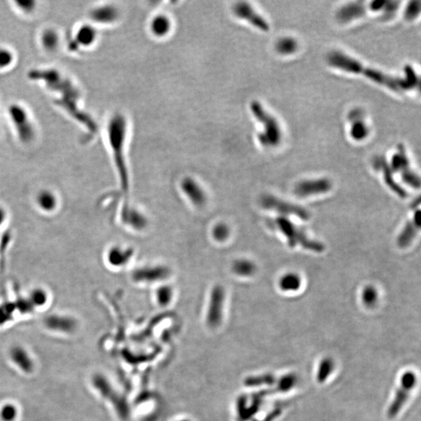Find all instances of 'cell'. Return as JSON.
<instances>
[{"label": "cell", "mask_w": 421, "mask_h": 421, "mask_svg": "<svg viewBox=\"0 0 421 421\" xmlns=\"http://www.w3.org/2000/svg\"><path fill=\"white\" fill-rule=\"evenodd\" d=\"M231 270L234 275L242 278L252 276L257 270L256 265L247 259H236L231 265Z\"/></svg>", "instance_id": "25"}, {"label": "cell", "mask_w": 421, "mask_h": 421, "mask_svg": "<svg viewBox=\"0 0 421 421\" xmlns=\"http://www.w3.org/2000/svg\"><path fill=\"white\" fill-rule=\"evenodd\" d=\"M98 35L97 29L93 24L84 23L77 25L69 35L67 42L68 50L74 53L88 50L96 44Z\"/></svg>", "instance_id": "7"}, {"label": "cell", "mask_w": 421, "mask_h": 421, "mask_svg": "<svg viewBox=\"0 0 421 421\" xmlns=\"http://www.w3.org/2000/svg\"><path fill=\"white\" fill-rule=\"evenodd\" d=\"M28 78L41 83L47 91L55 95L56 103L59 107L84 124L86 128L96 132L97 127L94 120L80 109L81 92L69 77L56 68H39L30 71Z\"/></svg>", "instance_id": "1"}, {"label": "cell", "mask_w": 421, "mask_h": 421, "mask_svg": "<svg viewBox=\"0 0 421 421\" xmlns=\"http://www.w3.org/2000/svg\"><path fill=\"white\" fill-rule=\"evenodd\" d=\"M420 228V211H416L413 216V220L406 225L400 235L399 236L398 242L400 247H407L411 244L413 239Z\"/></svg>", "instance_id": "23"}, {"label": "cell", "mask_w": 421, "mask_h": 421, "mask_svg": "<svg viewBox=\"0 0 421 421\" xmlns=\"http://www.w3.org/2000/svg\"><path fill=\"white\" fill-rule=\"evenodd\" d=\"M92 384L95 388L99 391V393L111 402L113 407H116L117 413L121 416L127 415V406L124 400L117 393L110 382L101 375H95L92 379Z\"/></svg>", "instance_id": "13"}, {"label": "cell", "mask_w": 421, "mask_h": 421, "mask_svg": "<svg viewBox=\"0 0 421 421\" xmlns=\"http://www.w3.org/2000/svg\"><path fill=\"white\" fill-rule=\"evenodd\" d=\"M328 63L331 66L345 72L360 74L373 82L385 86L396 92L411 90L419 85V79L416 72L410 65L405 67L406 78H400L391 76L375 68L368 67L342 52L331 53L328 56Z\"/></svg>", "instance_id": "2"}, {"label": "cell", "mask_w": 421, "mask_h": 421, "mask_svg": "<svg viewBox=\"0 0 421 421\" xmlns=\"http://www.w3.org/2000/svg\"><path fill=\"white\" fill-rule=\"evenodd\" d=\"M12 362L24 373H32L35 370V362L29 353L21 346H14L10 351Z\"/></svg>", "instance_id": "20"}, {"label": "cell", "mask_w": 421, "mask_h": 421, "mask_svg": "<svg viewBox=\"0 0 421 421\" xmlns=\"http://www.w3.org/2000/svg\"><path fill=\"white\" fill-rule=\"evenodd\" d=\"M7 116L15 137L22 145L35 143L38 137V127L35 119L26 105L12 102L7 106Z\"/></svg>", "instance_id": "4"}, {"label": "cell", "mask_w": 421, "mask_h": 421, "mask_svg": "<svg viewBox=\"0 0 421 421\" xmlns=\"http://www.w3.org/2000/svg\"><path fill=\"white\" fill-rule=\"evenodd\" d=\"M388 1H373L370 3V9L372 11H380L386 7Z\"/></svg>", "instance_id": "40"}, {"label": "cell", "mask_w": 421, "mask_h": 421, "mask_svg": "<svg viewBox=\"0 0 421 421\" xmlns=\"http://www.w3.org/2000/svg\"><path fill=\"white\" fill-rule=\"evenodd\" d=\"M44 324L51 330L66 334H71L77 329L76 321L67 316H50L45 319Z\"/></svg>", "instance_id": "22"}, {"label": "cell", "mask_w": 421, "mask_h": 421, "mask_svg": "<svg viewBox=\"0 0 421 421\" xmlns=\"http://www.w3.org/2000/svg\"><path fill=\"white\" fill-rule=\"evenodd\" d=\"M155 296L158 305L161 307H167L171 303L174 296V290L169 285H162L157 289Z\"/></svg>", "instance_id": "32"}, {"label": "cell", "mask_w": 421, "mask_h": 421, "mask_svg": "<svg viewBox=\"0 0 421 421\" xmlns=\"http://www.w3.org/2000/svg\"><path fill=\"white\" fill-rule=\"evenodd\" d=\"M390 167L391 170L400 173L404 183L411 188L419 189L420 186V179L410 168V161L403 145H399L398 152L392 156Z\"/></svg>", "instance_id": "9"}, {"label": "cell", "mask_w": 421, "mask_h": 421, "mask_svg": "<svg viewBox=\"0 0 421 421\" xmlns=\"http://www.w3.org/2000/svg\"><path fill=\"white\" fill-rule=\"evenodd\" d=\"M17 62V55L10 47L0 45V72L10 71Z\"/></svg>", "instance_id": "30"}, {"label": "cell", "mask_w": 421, "mask_h": 421, "mask_svg": "<svg viewBox=\"0 0 421 421\" xmlns=\"http://www.w3.org/2000/svg\"><path fill=\"white\" fill-rule=\"evenodd\" d=\"M362 299L367 306H373L378 299V293L373 287H367L363 291Z\"/></svg>", "instance_id": "37"}, {"label": "cell", "mask_w": 421, "mask_h": 421, "mask_svg": "<svg viewBox=\"0 0 421 421\" xmlns=\"http://www.w3.org/2000/svg\"><path fill=\"white\" fill-rule=\"evenodd\" d=\"M373 166L376 170H380L383 173L384 179H385L386 184L391 188L393 192L400 196V198H407V193L403 188L400 186L392 176V170H391L388 161L383 157H377L373 160Z\"/></svg>", "instance_id": "19"}, {"label": "cell", "mask_w": 421, "mask_h": 421, "mask_svg": "<svg viewBox=\"0 0 421 421\" xmlns=\"http://www.w3.org/2000/svg\"><path fill=\"white\" fill-rule=\"evenodd\" d=\"M36 204L42 212L52 213L57 207L58 200L54 193L43 190L36 196Z\"/></svg>", "instance_id": "27"}, {"label": "cell", "mask_w": 421, "mask_h": 421, "mask_svg": "<svg viewBox=\"0 0 421 421\" xmlns=\"http://www.w3.org/2000/svg\"><path fill=\"white\" fill-rule=\"evenodd\" d=\"M297 47L296 40L292 38H281L275 44L277 52L282 55L293 54L297 50Z\"/></svg>", "instance_id": "34"}, {"label": "cell", "mask_w": 421, "mask_h": 421, "mask_svg": "<svg viewBox=\"0 0 421 421\" xmlns=\"http://www.w3.org/2000/svg\"><path fill=\"white\" fill-rule=\"evenodd\" d=\"M354 119V123L351 125L350 135L356 141H362L367 137L369 130L365 123L361 119V112H354L351 113L350 120Z\"/></svg>", "instance_id": "28"}, {"label": "cell", "mask_w": 421, "mask_h": 421, "mask_svg": "<svg viewBox=\"0 0 421 421\" xmlns=\"http://www.w3.org/2000/svg\"><path fill=\"white\" fill-rule=\"evenodd\" d=\"M250 109L253 116L264 127V131L258 135L261 145L265 147L277 146L281 141L282 131L276 119L258 101L251 102Z\"/></svg>", "instance_id": "5"}, {"label": "cell", "mask_w": 421, "mask_h": 421, "mask_svg": "<svg viewBox=\"0 0 421 421\" xmlns=\"http://www.w3.org/2000/svg\"><path fill=\"white\" fill-rule=\"evenodd\" d=\"M127 122L123 114L112 115L107 125V136L112 151L114 162L120 178V185L124 192L129 191V173L125 158Z\"/></svg>", "instance_id": "3"}, {"label": "cell", "mask_w": 421, "mask_h": 421, "mask_svg": "<svg viewBox=\"0 0 421 421\" xmlns=\"http://www.w3.org/2000/svg\"><path fill=\"white\" fill-rule=\"evenodd\" d=\"M180 189L186 199L194 207H201L205 206L207 202V195L205 190L192 177L183 178L180 183Z\"/></svg>", "instance_id": "14"}, {"label": "cell", "mask_w": 421, "mask_h": 421, "mask_svg": "<svg viewBox=\"0 0 421 421\" xmlns=\"http://www.w3.org/2000/svg\"><path fill=\"white\" fill-rule=\"evenodd\" d=\"M225 289L222 285H216L211 290L206 312V322L209 327L216 329L222 324L225 312Z\"/></svg>", "instance_id": "8"}, {"label": "cell", "mask_w": 421, "mask_h": 421, "mask_svg": "<svg viewBox=\"0 0 421 421\" xmlns=\"http://www.w3.org/2000/svg\"><path fill=\"white\" fill-rule=\"evenodd\" d=\"M38 43L41 50L47 54H55L62 45V36L56 28L46 27L43 28L38 36Z\"/></svg>", "instance_id": "17"}, {"label": "cell", "mask_w": 421, "mask_h": 421, "mask_svg": "<svg viewBox=\"0 0 421 421\" xmlns=\"http://www.w3.org/2000/svg\"><path fill=\"white\" fill-rule=\"evenodd\" d=\"M18 416V410L15 405L7 403L0 408V419L3 421H15Z\"/></svg>", "instance_id": "36"}, {"label": "cell", "mask_w": 421, "mask_h": 421, "mask_svg": "<svg viewBox=\"0 0 421 421\" xmlns=\"http://www.w3.org/2000/svg\"><path fill=\"white\" fill-rule=\"evenodd\" d=\"M122 219L126 225L136 231L145 230L148 225L146 216L138 209L130 206L123 210Z\"/></svg>", "instance_id": "21"}, {"label": "cell", "mask_w": 421, "mask_h": 421, "mask_svg": "<svg viewBox=\"0 0 421 421\" xmlns=\"http://www.w3.org/2000/svg\"><path fill=\"white\" fill-rule=\"evenodd\" d=\"M170 267L164 265H146L134 270L132 279L137 283L154 284L161 283L171 276Z\"/></svg>", "instance_id": "10"}, {"label": "cell", "mask_w": 421, "mask_h": 421, "mask_svg": "<svg viewBox=\"0 0 421 421\" xmlns=\"http://www.w3.org/2000/svg\"><path fill=\"white\" fill-rule=\"evenodd\" d=\"M133 250L129 247L115 246L107 253V261L111 266L121 268L125 266L133 258Z\"/></svg>", "instance_id": "24"}, {"label": "cell", "mask_w": 421, "mask_h": 421, "mask_svg": "<svg viewBox=\"0 0 421 421\" xmlns=\"http://www.w3.org/2000/svg\"><path fill=\"white\" fill-rule=\"evenodd\" d=\"M420 12V4L418 1H412L407 6L405 12V17L408 20H413L417 17Z\"/></svg>", "instance_id": "38"}, {"label": "cell", "mask_w": 421, "mask_h": 421, "mask_svg": "<svg viewBox=\"0 0 421 421\" xmlns=\"http://www.w3.org/2000/svg\"><path fill=\"white\" fill-rule=\"evenodd\" d=\"M30 299L33 302L35 308H38L44 305L46 302V294L42 290H35L32 292Z\"/></svg>", "instance_id": "39"}, {"label": "cell", "mask_w": 421, "mask_h": 421, "mask_svg": "<svg viewBox=\"0 0 421 421\" xmlns=\"http://www.w3.org/2000/svg\"><path fill=\"white\" fill-rule=\"evenodd\" d=\"M232 10H233L234 14L238 18L246 20L252 26L261 30L262 32L269 31L270 26L267 20L261 16L248 3H237L232 7Z\"/></svg>", "instance_id": "15"}, {"label": "cell", "mask_w": 421, "mask_h": 421, "mask_svg": "<svg viewBox=\"0 0 421 421\" xmlns=\"http://www.w3.org/2000/svg\"><path fill=\"white\" fill-rule=\"evenodd\" d=\"M332 183L325 178L309 179L300 182L295 188V194L300 198H306L315 194H324L332 189Z\"/></svg>", "instance_id": "16"}, {"label": "cell", "mask_w": 421, "mask_h": 421, "mask_svg": "<svg viewBox=\"0 0 421 421\" xmlns=\"http://www.w3.org/2000/svg\"><path fill=\"white\" fill-rule=\"evenodd\" d=\"M274 225L287 237L290 247H294L299 245L307 250H312L317 253H321L324 250L323 244L310 239L303 230L286 218H277L274 221Z\"/></svg>", "instance_id": "6"}, {"label": "cell", "mask_w": 421, "mask_h": 421, "mask_svg": "<svg viewBox=\"0 0 421 421\" xmlns=\"http://www.w3.org/2000/svg\"><path fill=\"white\" fill-rule=\"evenodd\" d=\"M119 16L118 9L112 5L98 6L89 12V18L96 25H108L115 23Z\"/></svg>", "instance_id": "18"}, {"label": "cell", "mask_w": 421, "mask_h": 421, "mask_svg": "<svg viewBox=\"0 0 421 421\" xmlns=\"http://www.w3.org/2000/svg\"><path fill=\"white\" fill-rule=\"evenodd\" d=\"M279 285L283 291H296L301 286V279L296 274L289 273L281 278Z\"/></svg>", "instance_id": "33"}, {"label": "cell", "mask_w": 421, "mask_h": 421, "mask_svg": "<svg viewBox=\"0 0 421 421\" xmlns=\"http://www.w3.org/2000/svg\"><path fill=\"white\" fill-rule=\"evenodd\" d=\"M261 205L264 208L268 210H273L284 215H292L297 216L302 220H308L310 219V214L306 209L291 203L283 201L279 198H275L272 195H264L261 198Z\"/></svg>", "instance_id": "11"}, {"label": "cell", "mask_w": 421, "mask_h": 421, "mask_svg": "<svg viewBox=\"0 0 421 421\" xmlns=\"http://www.w3.org/2000/svg\"><path fill=\"white\" fill-rule=\"evenodd\" d=\"M364 13H365V7L363 6L361 3L351 4L349 5L345 6L343 8L339 10L338 13V18L340 21L346 23V22L361 17Z\"/></svg>", "instance_id": "26"}, {"label": "cell", "mask_w": 421, "mask_h": 421, "mask_svg": "<svg viewBox=\"0 0 421 421\" xmlns=\"http://www.w3.org/2000/svg\"><path fill=\"white\" fill-rule=\"evenodd\" d=\"M416 383L414 375L413 373H404L402 378L401 384L400 388L397 390L395 398L389 406L388 410V416L391 419L395 417L399 414L400 410L404 407L405 403H407L410 396V392L413 390L414 384Z\"/></svg>", "instance_id": "12"}, {"label": "cell", "mask_w": 421, "mask_h": 421, "mask_svg": "<svg viewBox=\"0 0 421 421\" xmlns=\"http://www.w3.org/2000/svg\"><path fill=\"white\" fill-rule=\"evenodd\" d=\"M13 4H14L16 10L25 16L33 15L38 8V3L36 1H32V0L14 1Z\"/></svg>", "instance_id": "35"}, {"label": "cell", "mask_w": 421, "mask_h": 421, "mask_svg": "<svg viewBox=\"0 0 421 421\" xmlns=\"http://www.w3.org/2000/svg\"><path fill=\"white\" fill-rule=\"evenodd\" d=\"M230 236V226L226 222H219L213 225L212 237L216 242L223 244L229 240Z\"/></svg>", "instance_id": "31"}, {"label": "cell", "mask_w": 421, "mask_h": 421, "mask_svg": "<svg viewBox=\"0 0 421 421\" xmlns=\"http://www.w3.org/2000/svg\"><path fill=\"white\" fill-rule=\"evenodd\" d=\"M151 32L157 37H164L168 35L172 28L171 20L165 15H157L150 24Z\"/></svg>", "instance_id": "29"}, {"label": "cell", "mask_w": 421, "mask_h": 421, "mask_svg": "<svg viewBox=\"0 0 421 421\" xmlns=\"http://www.w3.org/2000/svg\"><path fill=\"white\" fill-rule=\"evenodd\" d=\"M179 421H188V420H179Z\"/></svg>", "instance_id": "41"}]
</instances>
